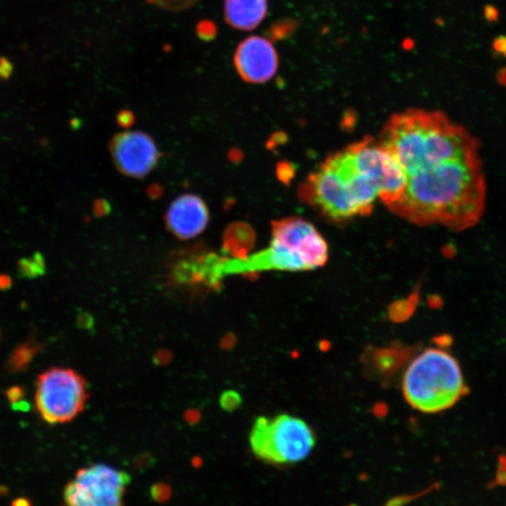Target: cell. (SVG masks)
Instances as JSON below:
<instances>
[{"label": "cell", "mask_w": 506, "mask_h": 506, "mask_svg": "<svg viewBox=\"0 0 506 506\" xmlns=\"http://www.w3.org/2000/svg\"><path fill=\"white\" fill-rule=\"evenodd\" d=\"M316 444L310 425L288 413L257 418L249 433V445L263 461L288 465L306 459Z\"/></svg>", "instance_id": "obj_5"}, {"label": "cell", "mask_w": 506, "mask_h": 506, "mask_svg": "<svg viewBox=\"0 0 506 506\" xmlns=\"http://www.w3.org/2000/svg\"><path fill=\"white\" fill-rule=\"evenodd\" d=\"M12 405H13V408L14 410H20V411H25L29 409V404L26 401H25V400H23V399H21L19 401L15 402V403H13Z\"/></svg>", "instance_id": "obj_21"}, {"label": "cell", "mask_w": 506, "mask_h": 506, "mask_svg": "<svg viewBox=\"0 0 506 506\" xmlns=\"http://www.w3.org/2000/svg\"><path fill=\"white\" fill-rule=\"evenodd\" d=\"M234 61L241 78L250 83L267 82L278 70V54L274 46L259 36L244 39L234 53Z\"/></svg>", "instance_id": "obj_9"}, {"label": "cell", "mask_w": 506, "mask_h": 506, "mask_svg": "<svg viewBox=\"0 0 506 506\" xmlns=\"http://www.w3.org/2000/svg\"><path fill=\"white\" fill-rule=\"evenodd\" d=\"M223 259L214 253H190L178 260L173 267V278L179 284L218 287L222 281Z\"/></svg>", "instance_id": "obj_10"}, {"label": "cell", "mask_w": 506, "mask_h": 506, "mask_svg": "<svg viewBox=\"0 0 506 506\" xmlns=\"http://www.w3.org/2000/svg\"><path fill=\"white\" fill-rule=\"evenodd\" d=\"M402 389L413 409L436 413L453 407L465 394L466 386L455 357L442 349L430 348L407 367Z\"/></svg>", "instance_id": "obj_4"}, {"label": "cell", "mask_w": 506, "mask_h": 506, "mask_svg": "<svg viewBox=\"0 0 506 506\" xmlns=\"http://www.w3.org/2000/svg\"><path fill=\"white\" fill-rule=\"evenodd\" d=\"M208 219L204 202L194 195H184L177 199L166 218L172 232L180 238H191L201 234Z\"/></svg>", "instance_id": "obj_11"}, {"label": "cell", "mask_w": 506, "mask_h": 506, "mask_svg": "<svg viewBox=\"0 0 506 506\" xmlns=\"http://www.w3.org/2000/svg\"><path fill=\"white\" fill-rule=\"evenodd\" d=\"M402 168L378 141L366 138L329 155L300 186V198L333 222L367 216L377 200L386 206L401 196Z\"/></svg>", "instance_id": "obj_2"}, {"label": "cell", "mask_w": 506, "mask_h": 506, "mask_svg": "<svg viewBox=\"0 0 506 506\" xmlns=\"http://www.w3.org/2000/svg\"><path fill=\"white\" fill-rule=\"evenodd\" d=\"M13 72V63L6 57H0V80H8Z\"/></svg>", "instance_id": "obj_16"}, {"label": "cell", "mask_w": 506, "mask_h": 506, "mask_svg": "<svg viewBox=\"0 0 506 506\" xmlns=\"http://www.w3.org/2000/svg\"><path fill=\"white\" fill-rule=\"evenodd\" d=\"M160 9L171 12H180L193 6L199 0H147Z\"/></svg>", "instance_id": "obj_14"}, {"label": "cell", "mask_w": 506, "mask_h": 506, "mask_svg": "<svg viewBox=\"0 0 506 506\" xmlns=\"http://www.w3.org/2000/svg\"><path fill=\"white\" fill-rule=\"evenodd\" d=\"M130 475L106 464H95L77 472L64 489V500L73 506H118L124 503Z\"/></svg>", "instance_id": "obj_7"}, {"label": "cell", "mask_w": 506, "mask_h": 506, "mask_svg": "<svg viewBox=\"0 0 506 506\" xmlns=\"http://www.w3.org/2000/svg\"><path fill=\"white\" fill-rule=\"evenodd\" d=\"M381 146L404 172L401 196L387 207L414 224L456 232L479 222L486 184L477 141L441 112L410 109L394 114Z\"/></svg>", "instance_id": "obj_1"}, {"label": "cell", "mask_w": 506, "mask_h": 506, "mask_svg": "<svg viewBox=\"0 0 506 506\" xmlns=\"http://www.w3.org/2000/svg\"><path fill=\"white\" fill-rule=\"evenodd\" d=\"M114 162L129 177H145L155 167L158 150L146 133L126 132L115 135L111 144Z\"/></svg>", "instance_id": "obj_8"}, {"label": "cell", "mask_w": 506, "mask_h": 506, "mask_svg": "<svg viewBox=\"0 0 506 506\" xmlns=\"http://www.w3.org/2000/svg\"><path fill=\"white\" fill-rule=\"evenodd\" d=\"M38 265H39L38 261H36L35 259L31 260V261H25V260L23 262V265H22V273L28 277L36 276L38 273V268L41 267V266H38Z\"/></svg>", "instance_id": "obj_17"}, {"label": "cell", "mask_w": 506, "mask_h": 506, "mask_svg": "<svg viewBox=\"0 0 506 506\" xmlns=\"http://www.w3.org/2000/svg\"><path fill=\"white\" fill-rule=\"evenodd\" d=\"M24 395H25L24 388L20 386H13L7 391V398L11 401L12 404L23 399Z\"/></svg>", "instance_id": "obj_18"}, {"label": "cell", "mask_w": 506, "mask_h": 506, "mask_svg": "<svg viewBox=\"0 0 506 506\" xmlns=\"http://www.w3.org/2000/svg\"><path fill=\"white\" fill-rule=\"evenodd\" d=\"M196 33L198 37L201 39L209 41V40H212L213 38H215L217 33H218V28H217V25L212 21L202 20L197 25Z\"/></svg>", "instance_id": "obj_15"}, {"label": "cell", "mask_w": 506, "mask_h": 506, "mask_svg": "<svg viewBox=\"0 0 506 506\" xmlns=\"http://www.w3.org/2000/svg\"><path fill=\"white\" fill-rule=\"evenodd\" d=\"M328 247L310 222L289 218L273 223L269 246L245 258L223 259L222 273L252 274L263 271H310L324 266Z\"/></svg>", "instance_id": "obj_3"}, {"label": "cell", "mask_w": 506, "mask_h": 506, "mask_svg": "<svg viewBox=\"0 0 506 506\" xmlns=\"http://www.w3.org/2000/svg\"><path fill=\"white\" fill-rule=\"evenodd\" d=\"M494 47L497 52H500V54L506 56V36H501L497 38L494 44Z\"/></svg>", "instance_id": "obj_19"}, {"label": "cell", "mask_w": 506, "mask_h": 506, "mask_svg": "<svg viewBox=\"0 0 506 506\" xmlns=\"http://www.w3.org/2000/svg\"><path fill=\"white\" fill-rule=\"evenodd\" d=\"M118 120H119L120 124L129 125L130 123H132L133 121V114H131L129 111L121 112L119 116H118Z\"/></svg>", "instance_id": "obj_20"}, {"label": "cell", "mask_w": 506, "mask_h": 506, "mask_svg": "<svg viewBox=\"0 0 506 506\" xmlns=\"http://www.w3.org/2000/svg\"><path fill=\"white\" fill-rule=\"evenodd\" d=\"M29 504H31V501L27 498H18L13 501V505H29Z\"/></svg>", "instance_id": "obj_22"}, {"label": "cell", "mask_w": 506, "mask_h": 506, "mask_svg": "<svg viewBox=\"0 0 506 506\" xmlns=\"http://www.w3.org/2000/svg\"><path fill=\"white\" fill-rule=\"evenodd\" d=\"M267 0H224L228 25L239 30H252L265 19Z\"/></svg>", "instance_id": "obj_12"}, {"label": "cell", "mask_w": 506, "mask_h": 506, "mask_svg": "<svg viewBox=\"0 0 506 506\" xmlns=\"http://www.w3.org/2000/svg\"><path fill=\"white\" fill-rule=\"evenodd\" d=\"M38 351V345H34L30 342L22 344L13 352L8 361L9 369L11 371H21L25 369Z\"/></svg>", "instance_id": "obj_13"}, {"label": "cell", "mask_w": 506, "mask_h": 506, "mask_svg": "<svg viewBox=\"0 0 506 506\" xmlns=\"http://www.w3.org/2000/svg\"><path fill=\"white\" fill-rule=\"evenodd\" d=\"M88 399L87 381L73 369L52 367L37 380L35 402L48 424L72 421L83 411Z\"/></svg>", "instance_id": "obj_6"}]
</instances>
